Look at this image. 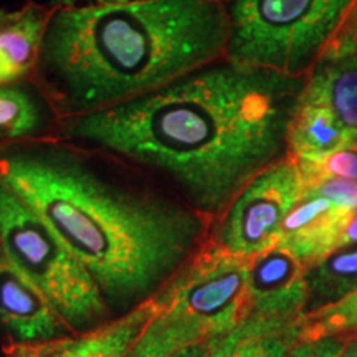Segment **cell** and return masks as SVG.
<instances>
[{"mask_svg":"<svg viewBox=\"0 0 357 357\" xmlns=\"http://www.w3.org/2000/svg\"><path fill=\"white\" fill-rule=\"evenodd\" d=\"M305 83L223 58L116 108L60 118L56 131L215 220L257 174L288 155Z\"/></svg>","mask_w":357,"mask_h":357,"instance_id":"obj_1","label":"cell"},{"mask_svg":"<svg viewBox=\"0 0 357 357\" xmlns=\"http://www.w3.org/2000/svg\"><path fill=\"white\" fill-rule=\"evenodd\" d=\"M116 166L48 137L0 147V178L86 268L111 312L126 314L181 273L213 220L136 169Z\"/></svg>","mask_w":357,"mask_h":357,"instance_id":"obj_2","label":"cell"},{"mask_svg":"<svg viewBox=\"0 0 357 357\" xmlns=\"http://www.w3.org/2000/svg\"><path fill=\"white\" fill-rule=\"evenodd\" d=\"M222 0H124L50 12L37 71L61 118L100 113L227 56Z\"/></svg>","mask_w":357,"mask_h":357,"instance_id":"obj_3","label":"cell"},{"mask_svg":"<svg viewBox=\"0 0 357 357\" xmlns=\"http://www.w3.org/2000/svg\"><path fill=\"white\" fill-rule=\"evenodd\" d=\"M250 260L205 242L199 253L155 296L158 310L126 357H172L222 337L252 314Z\"/></svg>","mask_w":357,"mask_h":357,"instance_id":"obj_4","label":"cell"},{"mask_svg":"<svg viewBox=\"0 0 357 357\" xmlns=\"http://www.w3.org/2000/svg\"><path fill=\"white\" fill-rule=\"evenodd\" d=\"M356 0H231V63L303 78Z\"/></svg>","mask_w":357,"mask_h":357,"instance_id":"obj_5","label":"cell"},{"mask_svg":"<svg viewBox=\"0 0 357 357\" xmlns=\"http://www.w3.org/2000/svg\"><path fill=\"white\" fill-rule=\"evenodd\" d=\"M0 245L47 298L68 331L88 333L106 324L111 310L86 268L2 178Z\"/></svg>","mask_w":357,"mask_h":357,"instance_id":"obj_6","label":"cell"},{"mask_svg":"<svg viewBox=\"0 0 357 357\" xmlns=\"http://www.w3.org/2000/svg\"><path fill=\"white\" fill-rule=\"evenodd\" d=\"M305 190L291 155L257 174L212 223L208 242L227 255L252 260L278 243L284 218Z\"/></svg>","mask_w":357,"mask_h":357,"instance_id":"obj_7","label":"cell"},{"mask_svg":"<svg viewBox=\"0 0 357 357\" xmlns=\"http://www.w3.org/2000/svg\"><path fill=\"white\" fill-rule=\"evenodd\" d=\"M248 298L252 314L298 321L307 303L306 266L287 248L275 245L250 260Z\"/></svg>","mask_w":357,"mask_h":357,"instance_id":"obj_8","label":"cell"},{"mask_svg":"<svg viewBox=\"0 0 357 357\" xmlns=\"http://www.w3.org/2000/svg\"><path fill=\"white\" fill-rule=\"evenodd\" d=\"M352 213L336 200L305 187L301 199L284 218L276 245L291 252L307 270L339 248Z\"/></svg>","mask_w":357,"mask_h":357,"instance_id":"obj_9","label":"cell"},{"mask_svg":"<svg viewBox=\"0 0 357 357\" xmlns=\"http://www.w3.org/2000/svg\"><path fill=\"white\" fill-rule=\"evenodd\" d=\"M0 324L17 342H43L68 331L47 298L13 265L0 245Z\"/></svg>","mask_w":357,"mask_h":357,"instance_id":"obj_10","label":"cell"},{"mask_svg":"<svg viewBox=\"0 0 357 357\" xmlns=\"http://www.w3.org/2000/svg\"><path fill=\"white\" fill-rule=\"evenodd\" d=\"M50 12L29 3L0 10V86L13 84L37 70Z\"/></svg>","mask_w":357,"mask_h":357,"instance_id":"obj_11","label":"cell"},{"mask_svg":"<svg viewBox=\"0 0 357 357\" xmlns=\"http://www.w3.org/2000/svg\"><path fill=\"white\" fill-rule=\"evenodd\" d=\"M354 141L324 105L300 96L288 132V154L298 164L321 162Z\"/></svg>","mask_w":357,"mask_h":357,"instance_id":"obj_12","label":"cell"},{"mask_svg":"<svg viewBox=\"0 0 357 357\" xmlns=\"http://www.w3.org/2000/svg\"><path fill=\"white\" fill-rule=\"evenodd\" d=\"M155 310L158 303L153 298L100 328L73 337L56 339L53 357H126L154 318Z\"/></svg>","mask_w":357,"mask_h":357,"instance_id":"obj_13","label":"cell"},{"mask_svg":"<svg viewBox=\"0 0 357 357\" xmlns=\"http://www.w3.org/2000/svg\"><path fill=\"white\" fill-rule=\"evenodd\" d=\"M300 341V319L280 321L250 314L225 336L212 339L208 357H287Z\"/></svg>","mask_w":357,"mask_h":357,"instance_id":"obj_14","label":"cell"},{"mask_svg":"<svg viewBox=\"0 0 357 357\" xmlns=\"http://www.w3.org/2000/svg\"><path fill=\"white\" fill-rule=\"evenodd\" d=\"M301 96L324 105L357 141V53L318 61L306 77Z\"/></svg>","mask_w":357,"mask_h":357,"instance_id":"obj_15","label":"cell"},{"mask_svg":"<svg viewBox=\"0 0 357 357\" xmlns=\"http://www.w3.org/2000/svg\"><path fill=\"white\" fill-rule=\"evenodd\" d=\"M56 109L42 93L22 84L0 86V139H45L58 128Z\"/></svg>","mask_w":357,"mask_h":357,"instance_id":"obj_16","label":"cell"},{"mask_svg":"<svg viewBox=\"0 0 357 357\" xmlns=\"http://www.w3.org/2000/svg\"><path fill=\"white\" fill-rule=\"evenodd\" d=\"M307 303L305 314L339 303L357 291V242L324 257L306 270Z\"/></svg>","mask_w":357,"mask_h":357,"instance_id":"obj_17","label":"cell"},{"mask_svg":"<svg viewBox=\"0 0 357 357\" xmlns=\"http://www.w3.org/2000/svg\"><path fill=\"white\" fill-rule=\"evenodd\" d=\"M354 331H357V291L339 303L300 318V341L347 337Z\"/></svg>","mask_w":357,"mask_h":357,"instance_id":"obj_18","label":"cell"},{"mask_svg":"<svg viewBox=\"0 0 357 357\" xmlns=\"http://www.w3.org/2000/svg\"><path fill=\"white\" fill-rule=\"evenodd\" d=\"M306 184L319 178H346L357 182V141L328 155L316 164H298Z\"/></svg>","mask_w":357,"mask_h":357,"instance_id":"obj_19","label":"cell"},{"mask_svg":"<svg viewBox=\"0 0 357 357\" xmlns=\"http://www.w3.org/2000/svg\"><path fill=\"white\" fill-rule=\"evenodd\" d=\"M357 53V0L347 10L318 61H329Z\"/></svg>","mask_w":357,"mask_h":357,"instance_id":"obj_20","label":"cell"},{"mask_svg":"<svg viewBox=\"0 0 357 357\" xmlns=\"http://www.w3.org/2000/svg\"><path fill=\"white\" fill-rule=\"evenodd\" d=\"M344 346V337H324L319 341H296L287 357H336Z\"/></svg>","mask_w":357,"mask_h":357,"instance_id":"obj_21","label":"cell"},{"mask_svg":"<svg viewBox=\"0 0 357 357\" xmlns=\"http://www.w3.org/2000/svg\"><path fill=\"white\" fill-rule=\"evenodd\" d=\"M56 349V339L43 342H13L6 349L3 357H53Z\"/></svg>","mask_w":357,"mask_h":357,"instance_id":"obj_22","label":"cell"},{"mask_svg":"<svg viewBox=\"0 0 357 357\" xmlns=\"http://www.w3.org/2000/svg\"><path fill=\"white\" fill-rule=\"evenodd\" d=\"M354 242H357V211L352 213L349 220H347L344 230H342L341 245H339V247H344V245Z\"/></svg>","mask_w":357,"mask_h":357,"instance_id":"obj_23","label":"cell"},{"mask_svg":"<svg viewBox=\"0 0 357 357\" xmlns=\"http://www.w3.org/2000/svg\"><path fill=\"white\" fill-rule=\"evenodd\" d=\"M208 349H211V341L185 347V349L178 351L172 357H208Z\"/></svg>","mask_w":357,"mask_h":357,"instance_id":"obj_24","label":"cell"},{"mask_svg":"<svg viewBox=\"0 0 357 357\" xmlns=\"http://www.w3.org/2000/svg\"><path fill=\"white\" fill-rule=\"evenodd\" d=\"M336 357H357V337H344V346Z\"/></svg>","mask_w":357,"mask_h":357,"instance_id":"obj_25","label":"cell"},{"mask_svg":"<svg viewBox=\"0 0 357 357\" xmlns=\"http://www.w3.org/2000/svg\"><path fill=\"white\" fill-rule=\"evenodd\" d=\"M347 337H357V331H354L351 334V336H347Z\"/></svg>","mask_w":357,"mask_h":357,"instance_id":"obj_26","label":"cell"},{"mask_svg":"<svg viewBox=\"0 0 357 357\" xmlns=\"http://www.w3.org/2000/svg\"><path fill=\"white\" fill-rule=\"evenodd\" d=\"M222 2H225V3H229V2H231V0H222Z\"/></svg>","mask_w":357,"mask_h":357,"instance_id":"obj_27","label":"cell"}]
</instances>
